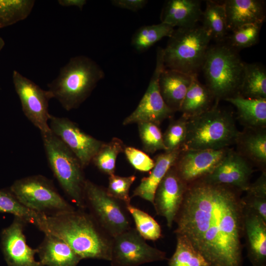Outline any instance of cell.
Masks as SVG:
<instances>
[{
    "mask_svg": "<svg viewBox=\"0 0 266 266\" xmlns=\"http://www.w3.org/2000/svg\"><path fill=\"white\" fill-rule=\"evenodd\" d=\"M49 125L51 132L74 154L83 168L92 162L104 143L84 132L76 123L66 117L50 115Z\"/></svg>",
    "mask_w": 266,
    "mask_h": 266,
    "instance_id": "4fadbf2b",
    "label": "cell"
},
{
    "mask_svg": "<svg viewBox=\"0 0 266 266\" xmlns=\"http://www.w3.org/2000/svg\"><path fill=\"white\" fill-rule=\"evenodd\" d=\"M239 131L233 113L214 105L188 119L187 133L182 149L218 150L234 144Z\"/></svg>",
    "mask_w": 266,
    "mask_h": 266,
    "instance_id": "5b68a950",
    "label": "cell"
},
{
    "mask_svg": "<svg viewBox=\"0 0 266 266\" xmlns=\"http://www.w3.org/2000/svg\"><path fill=\"white\" fill-rule=\"evenodd\" d=\"M241 193L201 180L188 185L174 233L185 236L210 266H242Z\"/></svg>",
    "mask_w": 266,
    "mask_h": 266,
    "instance_id": "6da1fadb",
    "label": "cell"
},
{
    "mask_svg": "<svg viewBox=\"0 0 266 266\" xmlns=\"http://www.w3.org/2000/svg\"><path fill=\"white\" fill-rule=\"evenodd\" d=\"M125 147L121 139L113 137L109 142H104L92 162L100 172L108 176L112 175L115 172L117 158L124 152Z\"/></svg>",
    "mask_w": 266,
    "mask_h": 266,
    "instance_id": "4dcf8cb0",
    "label": "cell"
},
{
    "mask_svg": "<svg viewBox=\"0 0 266 266\" xmlns=\"http://www.w3.org/2000/svg\"><path fill=\"white\" fill-rule=\"evenodd\" d=\"M5 45V42L3 39L0 37V52L2 49Z\"/></svg>",
    "mask_w": 266,
    "mask_h": 266,
    "instance_id": "ee69618b",
    "label": "cell"
},
{
    "mask_svg": "<svg viewBox=\"0 0 266 266\" xmlns=\"http://www.w3.org/2000/svg\"><path fill=\"white\" fill-rule=\"evenodd\" d=\"M111 2L115 7L137 12L144 7L148 2L147 0H112Z\"/></svg>",
    "mask_w": 266,
    "mask_h": 266,
    "instance_id": "b9f144b4",
    "label": "cell"
},
{
    "mask_svg": "<svg viewBox=\"0 0 266 266\" xmlns=\"http://www.w3.org/2000/svg\"><path fill=\"white\" fill-rule=\"evenodd\" d=\"M214 101L215 102L210 90L199 81L198 76L195 75L193 76L179 111L182 113V116L189 119L211 109L216 104L213 103Z\"/></svg>",
    "mask_w": 266,
    "mask_h": 266,
    "instance_id": "484cf974",
    "label": "cell"
},
{
    "mask_svg": "<svg viewBox=\"0 0 266 266\" xmlns=\"http://www.w3.org/2000/svg\"><path fill=\"white\" fill-rule=\"evenodd\" d=\"M244 205L266 221V198L246 195L242 198Z\"/></svg>",
    "mask_w": 266,
    "mask_h": 266,
    "instance_id": "ab89813d",
    "label": "cell"
},
{
    "mask_svg": "<svg viewBox=\"0 0 266 266\" xmlns=\"http://www.w3.org/2000/svg\"><path fill=\"white\" fill-rule=\"evenodd\" d=\"M246 192L248 195L266 198V171H262L257 180L250 183Z\"/></svg>",
    "mask_w": 266,
    "mask_h": 266,
    "instance_id": "60d3db41",
    "label": "cell"
},
{
    "mask_svg": "<svg viewBox=\"0 0 266 266\" xmlns=\"http://www.w3.org/2000/svg\"><path fill=\"white\" fill-rule=\"evenodd\" d=\"M0 213L12 214L35 226L40 214L23 205L9 189H0Z\"/></svg>",
    "mask_w": 266,
    "mask_h": 266,
    "instance_id": "836d02e7",
    "label": "cell"
},
{
    "mask_svg": "<svg viewBox=\"0 0 266 266\" xmlns=\"http://www.w3.org/2000/svg\"><path fill=\"white\" fill-rule=\"evenodd\" d=\"M84 200L91 215L112 238L131 228L121 201L110 197L103 187L86 180Z\"/></svg>",
    "mask_w": 266,
    "mask_h": 266,
    "instance_id": "9c48e42d",
    "label": "cell"
},
{
    "mask_svg": "<svg viewBox=\"0 0 266 266\" xmlns=\"http://www.w3.org/2000/svg\"><path fill=\"white\" fill-rule=\"evenodd\" d=\"M125 207L133 218L136 231L143 238L154 241L161 237V227L151 215L131 203Z\"/></svg>",
    "mask_w": 266,
    "mask_h": 266,
    "instance_id": "d6a6232c",
    "label": "cell"
},
{
    "mask_svg": "<svg viewBox=\"0 0 266 266\" xmlns=\"http://www.w3.org/2000/svg\"><path fill=\"white\" fill-rule=\"evenodd\" d=\"M138 133L143 149L148 153H154L166 149L163 140V133L159 126L150 122L137 124Z\"/></svg>",
    "mask_w": 266,
    "mask_h": 266,
    "instance_id": "e575fe53",
    "label": "cell"
},
{
    "mask_svg": "<svg viewBox=\"0 0 266 266\" xmlns=\"http://www.w3.org/2000/svg\"><path fill=\"white\" fill-rule=\"evenodd\" d=\"M187 187L173 166L156 189L153 205L157 214L166 219L169 228H171L174 222Z\"/></svg>",
    "mask_w": 266,
    "mask_h": 266,
    "instance_id": "e0dca14e",
    "label": "cell"
},
{
    "mask_svg": "<svg viewBox=\"0 0 266 266\" xmlns=\"http://www.w3.org/2000/svg\"><path fill=\"white\" fill-rule=\"evenodd\" d=\"M263 24H252L244 25L232 31L227 43L236 51L256 44L259 38Z\"/></svg>",
    "mask_w": 266,
    "mask_h": 266,
    "instance_id": "d590c367",
    "label": "cell"
},
{
    "mask_svg": "<svg viewBox=\"0 0 266 266\" xmlns=\"http://www.w3.org/2000/svg\"><path fill=\"white\" fill-rule=\"evenodd\" d=\"M229 149H182L173 166L178 176L188 185L209 175Z\"/></svg>",
    "mask_w": 266,
    "mask_h": 266,
    "instance_id": "5bb4252c",
    "label": "cell"
},
{
    "mask_svg": "<svg viewBox=\"0 0 266 266\" xmlns=\"http://www.w3.org/2000/svg\"><path fill=\"white\" fill-rule=\"evenodd\" d=\"M35 226L44 234L62 239L82 259L110 260L112 238L82 209L53 215L40 213Z\"/></svg>",
    "mask_w": 266,
    "mask_h": 266,
    "instance_id": "7a4b0ae2",
    "label": "cell"
},
{
    "mask_svg": "<svg viewBox=\"0 0 266 266\" xmlns=\"http://www.w3.org/2000/svg\"><path fill=\"white\" fill-rule=\"evenodd\" d=\"M165 68L163 48L158 47L155 69L148 87L136 108L123 120L124 126L142 122L159 126L163 121L173 116L174 112L166 104L159 90V77Z\"/></svg>",
    "mask_w": 266,
    "mask_h": 266,
    "instance_id": "30bf717a",
    "label": "cell"
},
{
    "mask_svg": "<svg viewBox=\"0 0 266 266\" xmlns=\"http://www.w3.org/2000/svg\"><path fill=\"white\" fill-rule=\"evenodd\" d=\"M211 40L202 26L174 30L163 49L165 67L198 76Z\"/></svg>",
    "mask_w": 266,
    "mask_h": 266,
    "instance_id": "8992f818",
    "label": "cell"
},
{
    "mask_svg": "<svg viewBox=\"0 0 266 266\" xmlns=\"http://www.w3.org/2000/svg\"><path fill=\"white\" fill-rule=\"evenodd\" d=\"M124 152L130 164L136 170L147 172L150 171L154 166V160L138 149L126 146Z\"/></svg>",
    "mask_w": 266,
    "mask_h": 266,
    "instance_id": "f35d334b",
    "label": "cell"
},
{
    "mask_svg": "<svg viewBox=\"0 0 266 266\" xmlns=\"http://www.w3.org/2000/svg\"><path fill=\"white\" fill-rule=\"evenodd\" d=\"M36 249L43 266H77L82 260L64 241L50 234H44Z\"/></svg>",
    "mask_w": 266,
    "mask_h": 266,
    "instance_id": "7402d4cb",
    "label": "cell"
},
{
    "mask_svg": "<svg viewBox=\"0 0 266 266\" xmlns=\"http://www.w3.org/2000/svg\"><path fill=\"white\" fill-rule=\"evenodd\" d=\"M188 119L181 116L172 120L163 133L166 151H173L182 149L187 133Z\"/></svg>",
    "mask_w": 266,
    "mask_h": 266,
    "instance_id": "8d00e7d4",
    "label": "cell"
},
{
    "mask_svg": "<svg viewBox=\"0 0 266 266\" xmlns=\"http://www.w3.org/2000/svg\"><path fill=\"white\" fill-rule=\"evenodd\" d=\"M176 235V249L169 260V266H210L185 236L180 234Z\"/></svg>",
    "mask_w": 266,
    "mask_h": 266,
    "instance_id": "f546056e",
    "label": "cell"
},
{
    "mask_svg": "<svg viewBox=\"0 0 266 266\" xmlns=\"http://www.w3.org/2000/svg\"><path fill=\"white\" fill-rule=\"evenodd\" d=\"M182 149L173 151H165L158 155L155 165L148 176L143 177L134 190L131 198L138 197L153 203L156 189L167 171L174 166Z\"/></svg>",
    "mask_w": 266,
    "mask_h": 266,
    "instance_id": "cb8c5ba5",
    "label": "cell"
},
{
    "mask_svg": "<svg viewBox=\"0 0 266 266\" xmlns=\"http://www.w3.org/2000/svg\"><path fill=\"white\" fill-rule=\"evenodd\" d=\"M59 4L65 7L75 6L80 10L83 9L84 5L87 3L86 0H59Z\"/></svg>",
    "mask_w": 266,
    "mask_h": 266,
    "instance_id": "7bdbcfd3",
    "label": "cell"
},
{
    "mask_svg": "<svg viewBox=\"0 0 266 266\" xmlns=\"http://www.w3.org/2000/svg\"><path fill=\"white\" fill-rule=\"evenodd\" d=\"M237 109V118L244 128H266V99L239 95L226 99Z\"/></svg>",
    "mask_w": 266,
    "mask_h": 266,
    "instance_id": "d4e9b609",
    "label": "cell"
},
{
    "mask_svg": "<svg viewBox=\"0 0 266 266\" xmlns=\"http://www.w3.org/2000/svg\"><path fill=\"white\" fill-rule=\"evenodd\" d=\"M253 166L235 150L230 148L225 157L208 175L205 182L226 185L240 191H246L250 184Z\"/></svg>",
    "mask_w": 266,
    "mask_h": 266,
    "instance_id": "2e32d148",
    "label": "cell"
},
{
    "mask_svg": "<svg viewBox=\"0 0 266 266\" xmlns=\"http://www.w3.org/2000/svg\"><path fill=\"white\" fill-rule=\"evenodd\" d=\"M166 259V254L148 244L136 231L130 228L112 238V266H139Z\"/></svg>",
    "mask_w": 266,
    "mask_h": 266,
    "instance_id": "8fae6325",
    "label": "cell"
},
{
    "mask_svg": "<svg viewBox=\"0 0 266 266\" xmlns=\"http://www.w3.org/2000/svg\"><path fill=\"white\" fill-rule=\"evenodd\" d=\"M105 76L102 68L93 59L81 55L72 57L58 76L47 85L52 98L67 111L78 108Z\"/></svg>",
    "mask_w": 266,
    "mask_h": 266,
    "instance_id": "3957f363",
    "label": "cell"
},
{
    "mask_svg": "<svg viewBox=\"0 0 266 266\" xmlns=\"http://www.w3.org/2000/svg\"><path fill=\"white\" fill-rule=\"evenodd\" d=\"M239 96L250 99H266V70L259 63H245Z\"/></svg>",
    "mask_w": 266,
    "mask_h": 266,
    "instance_id": "83f0119b",
    "label": "cell"
},
{
    "mask_svg": "<svg viewBox=\"0 0 266 266\" xmlns=\"http://www.w3.org/2000/svg\"><path fill=\"white\" fill-rule=\"evenodd\" d=\"M193 76L166 68L161 72L160 92L166 104L174 113L179 111Z\"/></svg>",
    "mask_w": 266,
    "mask_h": 266,
    "instance_id": "603a6c76",
    "label": "cell"
},
{
    "mask_svg": "<svg viewBox=\"0 0 266 266\" xmlns=\"http://www.w3.org/2000/svg\"><path fill=\"white\" fill-rule=\"evenodd\" d=\"M28 224L14 217L11 224L2 230L0 234V248L8 266H43L34 257L36 249L27 243L24 228Z\"/></svg>",
    "mask_w": 266,
    "mask_h": 266,
    "instance_id": "9a60e30c",
    "label": "cell"
},
{
    "mask_svg": "<svg viewBox=\"0 0 266 266\" xmlns=\"http://www.w3.org/2000/svg\"><path fill=\"white\" fill-rule=\"evenodd\" d=\"M12 80L25 116L40 132L51 131L49 125L50 115L49 101L52 99L50 92L41 89L31 80L17 70H13Z\"/></svg>",
    "mask_w": 266,
    "mask_h": 266,
    "instance_id": "7c38bea8",
    "label": "cell"
},
{
    "mask_svg": "<svg viewBox=\"0 0 266 266\" xmlns=\"http://www.w3.org/2000/svg\"><path fill=\"white\" fill-rule=\"evenodd\" d=\"M253 266H266V221L244 205V234Z\"/></svg>",
    "mask_w": 266,
    "mask_h": 266,
    "instance_id": "ac0fdd59",
    "label": "cell"
},
{
    "mask_svg": "<svg viewBox=\"0 0 266 266\" xmlns=\"http://www.w3.org/2000/svg\"><path fill=\"white\" fill-rule=\"evenodd\" d=\"M235 150L253 166L266 171V128H248L239 131Z\"/></svg>",
    "mask_w": 266,
    "mask_h": 266,
    "instance_id": "d6986e66",
    "label": "cell"
},
{
    "mask_svg": "<svg viewBox=\"0 0 266 266\" xmlns=\"http://www.w3.org/2000/svg\"><path fill=\"white\" fill-rule=\"evenodd\" d=\"M34 3L32 0H0V29L26 19Z\"/></svg>",
    "mask_w": 266,
    "mask_h": 266,
    "instance_id": "1f68e13d",
    "label": "cell"
},
{
    "mask_svg": "<svg viewBox=\"0 0 266 266\" xmlns=\"http://www.w3.org/2000/svg\"><path fill=\"white\" fill-rule=\"evenodd\" d=\"M201 19L202 26L208 32L211 39L219 43L226 39L229 30L223 1L207 0Z\"/></svg>",
    "mask_w": 266,
    "mask_h": 266,
    "instance_id": "4316f807",
    "label": "cell"
},
{
    "mask_svg": "<svg viewBox=\"0 0 266 266\" xmlns=\"http://www.w3.org/2000/svg\"><path fill=\"white\" fill-rule=\"evenodd\" d=\"M245 63L227 43L209 47L201 70L216 103L239 95Z\"/></svg>",
    "mask_w": 266,
    "mask_h": 266,
    "instance_id": "277c9868",
    "label": "cell"
},
{
    "mask_svg": "<svg viewBox=\"0 0 266 266\" xmlns=\"http://www.w3.org/2000/svg\"><path fill=\"white\" fill-rule=\"evenodd\" d=\"M172 26L160 23L143 26L133 35L131 45L138 52H143L165 37H169L174 31Z\"/></svg>",
    "mask_w": 266,
    "mask_h": 266,
    "instance_id": "f1b7e54d",
    "label": "cell"
},
{
    "mask_svg": "<svg viewBox=\"0 0 266 266\" xmlns=\"http://www.w3.org/2000/svg\"><path fill=\"white\" fill-rule=\"evenodd\" d=\"M49 163L64 192L79 209L86 206L84 200L86 182L79 161L63 142L52 132L41 133Z\"/></svg>",
    "mask_w": 266,
    "mask_h": 266,
    "instance_id": "52a82bcc",
    "label": "cell"
},
{
    "mask_svg": "<svg viewBox=\"0 0 266 266\" xmlns=\"http://www.w3.org/2000/svg\"><path fill=\"white\" fill-rule=\"evenodd\" d=\"M135 179L136 176L134 175L121 176L113 174L109 175L106 191L110 197L127 205L131 203L130 190Z\"/></svg>",
    "mask_w": 266,
    "mask_h": 266,
    "instance_id": "74e56055",
    "label": "cell"
},
{
    "mask_svg": "<svg viewBox=\"0 0 266 266\" xmlns=\"http://www.w3.org/2000/svg\"><path fill=\"white\" fill-rule=\"evenodd\" d=\"M9 190L23 205L38 213L53 215L75 209L60 195L52 182L41 175L16 180Z\"/></svg>",
    "mask_w": 266,
    "mask_h": 266,
    "instance_id": "ba28073f",
    "label": "cell"
},
{
    "mask_svg": "<svg viewBox=\"0 0 266 266\" xmlns=\"http://www.w3.org/2000/svg\"><path fill=\"white\" fill-rule=\"evenodd\" d=\"M201 2L198 0H168L161 11V23L172 27H194L202 18Z\"/></svg>",
    "mask_w": 266,
    "mask_h": 266,
    "instance_id": "44dd1931",
    "label": "cell"
},
{
    "mask_svg": "<svg viewBox=\"0 0 266 266\" xmlns=\"http://www.w3.org/2000/svg\"><path fill=\"white\" fill-rule=\"evenodd\" d=\"M229 31L244 25L263 24L266 19L264 1L226 0L223 1Z\"/></svg>",
    "mask_w": 266,
    "mask_h": 266,
    "instance_id": "ffe728a7",
    "label": "cell"
}]
</instances>
